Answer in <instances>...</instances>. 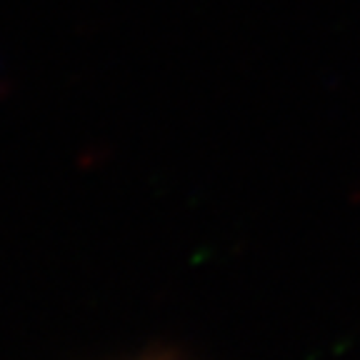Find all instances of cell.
I'll return each mask as SVG.
<instances>
[{
    "label": "cell",
    "instance_id": "obj_1",
    "mask_svg": "<svg viewBox=\"0 0 360 360\" xmlns=\"http://www.w3.org/2000/svg\"><path fill=\"white\" fill-rule=\"evenodd\" d=\"M130 360H178V358L165 355V353H146V355H138V358H130Z\"/></svg>",
    "mask_w": 360,
    "mask_h": 360
}]
</instances>
